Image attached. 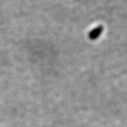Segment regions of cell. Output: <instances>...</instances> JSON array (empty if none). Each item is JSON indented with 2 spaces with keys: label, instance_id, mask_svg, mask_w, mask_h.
I'll return each mask as SVG.
<instances>
[{
  "label": "cell",
  "instance_id": "cell-1",
  "mask_svg": "<svg viewBox=\"0 0 127 127\" xmlns=\"http://www.w3.org/2000/svg\"><path fill=\"white\" fill-rule=\"evenodd\" d=\"M104 28L102 26H99L95 28L94 29H93L89 33H88V37L91 40H95L96 39H97L100 35L102 34V32L103 31Z\"/></svg>",
  "mask_w": 127,
  "mask_h": 127
}]
</instances>
